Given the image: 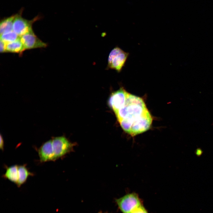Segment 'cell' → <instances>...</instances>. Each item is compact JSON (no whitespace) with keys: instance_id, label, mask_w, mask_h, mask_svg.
I'll list each match as a JSON object with an SVG mask.
<instances>
[{"instance_id":"15","label":"cell","mask_w":213,"mask_h":213,"mask_svg":"<svg viewBox=\"0 0 213 213\" xmlns=\"http://www.w3.org/2000/svg\"><path fill=\"white\" fill-rule=\"evenodd\" d=\"M7 43L0 39V52L1 53L6 52V47Z\"/></svg>"},{"instance_id":"11","label":"cell","mask_w":213,"mask_h":213,"mask_svg":"<svg viewBox=\"0 0 213 213\" xmlns=\"http://www.w3.org/2000/svg\"><path fill=\"white\" fill-rule=\"evenodd\" d=\"M15 14L2 19L0 23V35L13 31V25Z\"/></svg>"},{"instance_id":"2","label":"cell","mask_w":213,"mask_h":213,"mask_svg":"<svg viewBox=\"0 0 213 213\" xmlns=\"http://www.w3.org/2000/svg\"><path fill=\"white\" fill-rule=\"evenodd\" d=\"M129 55L118 46L114 47L110 52L108 58L106 70L112 69L120 72L125 66Z\"/></svg>"},{"instance_id":"3","label":"cell","mask_w":213,"mask_h":213,"mask_svg":"<svg viewBox=\"0 0 213 213\" xmlns=\"http://www.w3.org/2000/svg\"><path fill=\"white\" fill-rule=\"evenodd\" d=\"M116 202L122 213H130L143 205L138 195L134 193L128 194L116 199Z\"/></svg>"},{"instance_id":"6","label":"cell","mask_w":213,"mask_h":213,"mask_svg":"<svg viewBox=\"0 0 213 213\" xmlns=\"http://www.w3.org/2000/svg\"><path fill=\"white\" fill-rule=\"evenodd\" d=\"M20 40L25 50L45 48L47 44L35 35L33 30L20 36Z\"/></svg>"},{"instance_id":"1","label":"cell","mask_w":213,"mask_h":213,"mask_svg":"<svg viewBox=\"0 0 213 213\" xmlns=\"http://www.w3.org/2000/svg\"><path fill=\"white\" fill-rule=\"evenodd\" d=\"M115 113L121 128L129 134L139 121L150 114L142 98L129 93L123 106Z\"/></svg>"},{"instance_id":"9","label":"cell","mask_w":213,"mask_h":213,"mask_svg":"<svg viewBox=\"0 0 213 213\" xmlns=\"http://www.w3.org/2000/svg\"><path fill=\"white\" fill-rule=\"evenodd\" d=\"M18 179L17 186L20 187L26 182L29 176H33L34 174L30 172L26 164L18 165Z\"/></svg>"},{"instance_id":"13","label":"cell","mask_w":213,"mask_h":213,"mask_svg":"<svg viewBox=\"0 0 213 213\" xmlns=\"http://www.w3.org/2000/svg\"><path fill=\"white\" fill-rule=\"evenodd\" d=\"M20 38L14 32L12 31L0 35V39L6 43L14 41Z\"/></svg>"},{"instance_id":"14","label":"cell","mask_w":213,"mask_h":213,"mask_svg":"<svg viewBox=\"0 0 213 213\" xmlns=\"http://www.w3.org/2000/svg\"><path fill=\"white\" fill-rule=\"evenodd\" d=\"M130 213H148L143 205L137 208Z\"/></svg>"},{"instance_id":"5","label":"cell","mask_w":213,"mask_h":213,"mask_svg":"<svg viewBox=\"0 0 213 213\" xmlns=\"http://www.w3.org/2000/svg\"><path fill=\"white\" fill-rule=\"evenodd\" d=\"M22 10L16 14L13 25V31L20 36L33 30V24L40 19L39 17L37 16L31 20H27L22 17Z\"/></svg>"},{"instance_id":"16","label":"cell","mask_w":213,"mask_h":213,"mask_svg":"<svg viewBox=\"0 0 213 213\" xmlns=\"http://www.w3.org/2000/svg\"><path fill=\"white\" fill-rule=\"evenodd\" d=\"M4 143L3 137L1 134L0 135V149L2 151L4 149Z\"/></svg>"},{"instance_id":"10","label":"cell","mask_w":213,"mask_h":213,"mask_svg":"<svg viewBox=\"0 0 213 213\" xmlns=\"http://www.w3.org/2000/svg\"><path fill=\"white\" fill-rule=\"evenodd\" d=\"M18 165H14L9 167L6 166V171L2 177L17 184L18 179Z\"/></svg>"},{"instance_id":"8","label":"cell","mask_w":213,"mask_h":213,"mask_svg":"<svg viewBox=\"0 0 213 213\" xmlns=\"http://www.w3.org/2000/svg\"><path fill=\"white\" fill-rule=\"evenodd\" d=\"M40 161L41 162L55 161L52 139L43 143L38 149Z\"/></svg>"},{"instance_id":"4","label":"cell","mask_w":213,"mask_h":213,"mask_svg":"<svg viewBox=\"0 0 213 213\" xmlns=\"http://www.w3.org/2000/svg\"><path fill=\"white\" fill-rule=\"evenodd\" d=\"M52 141L55 160L64 156L73 149V144L64 136L53 137Z\"/></svg>"},{"instance_id":"7","label":"cell","mask_w":213,"mask_h":213,"mask_svg":"<svg viewBox=\"0 0 213 213\" xmlns=\"http://www.w3.org/2000/svg\"><path fill=\"white\" fill-rule=\"evenodd\" d=\"M128 93L122 88L112 93L108 102L109 106L114 113L123 106Z\"/></svg>"},{"instance_id":"12","label":"cell","mask_w":213,"mask_h":213,"mask_svg":"<svg viewBox=\"0 0 213 213\" xmlns=\"http://www.w3.org/2000/svg\"><path fill=\"white\" fill-rule=\"evenodd\" d=\"M25 50L21 42L20 38L17 40L7 43L6 47V52L17 53L21 54Z\"/></svg>"}]
</instances>
